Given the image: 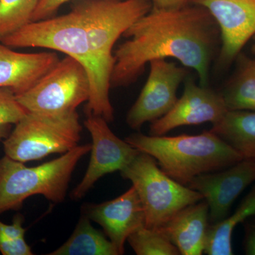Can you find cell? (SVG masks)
Here are the masks:
<instances>
[{
    "mask_svg": "<svg viewBox=\"0 0 255 255\" xmlns=\"http://www.w3.org/2000/svg\"><path fill=\"white\" fill-rule=\"evenodd\" d=\"M128 243L137 255H179V250L161 229L143 226L132 233Z\"/></svg>",
    "mask_w": 255,
    "mask_h": 255,
    "instance_id": "obj_21",
    "label": "cell"
},
{
    "mask_svg": "<svg viewBox=\"0 0 255 255\" xmlns=\"http://www.w3.org/2000/svg\"><path fill=\"white\" fill-rule=\"evenodd\" d=\"M152 6L157 8H177L188 4V0H151Z\"/></svg>",
    "mask_w": 255,
    "mask_h": 255,
    "instance_id": "obj_27",
    "label": "cell"
},
{
    "mask_svg": "<svg viewBox=\"0 0 255 255\" xmlns=\"http://www.w3.org/2000/svg\"><path fill=\"white\" fill-rule=\"evenodd\" d=\"M82 130L78 112L65 116L28 112L3 141L4 154L23 163L65 154L79 145Z\"/></svg>",
    "mask_w": 255,
    "mask_h": 255,
    "instance_id": "obj_6",
    "label": "cell"
},
{
    "mask_svg": "<svg viewBox=\"0 0 255 255\" xmlns=\"http://www.w3.org/2000/svg\"><path fill=\"white\" fill-rule=\"evenodd\" d=\"M125 140L152 156L164 173L184 186L198 176L227 168L243 159L238 151L211 130L176 136L138 132Z\"/></svg>",
    "mask_w": 255,
    "mask_h": 255,
    "instance_id": "obj_3",
    "label": "cell"
},
{
    "mask_svg": "<svg viewBox=\"0 0 255 255\" xmlns=\"http://www.w3.org/2000/svg\"><path fill=\"white\" fill-rule=\"evenodd\" d=\"M255 215V187L243 199L236 211L216 224H210L204 253L209 255H232V236L240 223Z\"/></svg>",
    "mask_w": 255,
    "mask_h": 255,
    "instance_id": "obj_18",
    "label": "cell"
},
{
    "mask_svg": "<svg viewBox=\"0 0 255 255\" xmlns=\"http://www.w3.org/2000/svg\"><path fill=\"white\" fill-rule=\"evenodd\" d=\"M152 7L151 0H85L74 6L86 30L94 72L90 80L87 114L113 122L110 102L113 48L128 28Z\"/></svg>",
    "mask_w": 255,
    "mask_h": 255,
    "instance_id": "obj_2",
    "label": "cell"
},
{
    "mask_svg": "<svg viewBox=\"0 0 255 255\" xmlns=\"http://www.w3.org/2000/svg\"><path fill=\"white\" fill-rule=\"evenodd\" d=\"M23 218L16 215L11 224L0 221V253L3 255H32L31 247L25 241Z\"/></svg>",
    "mask_w": 255,
    "mask_h": 255,
    "instance_id": "obj_23",
    "label": "cell"
},
{
    "mask_svg": "<svg viewBox=\"0 0 255 255\" xmlns=\"http://www.w3.org/2000/svg\"><path fill=\"white\" fill-rule=\"evenodd\" d=\"M28 114L9 88H0V140L10 134V128L16 125Z\"/></svg>",
    "mask_w": 255,
    "mask_h": 255,
    "instance_id": "obj_24",
    "label": "cell"
},
{
    "mask_svg": "<svg viewBox=\"0 0 255 255\" xmlns=\"http://www.w3.org/2000/svg\"><path fill=\"white\" fill-rule=\"evenodd\" d=\"M209 211V206L204 199L178 211L160 228L180 255L204 253L210 225Z\"/></svg>",
    "mask_w": 255,
    "mask_h": 255,
    "instance_id": "obj_16",
    "label": "cell"
},
{
    "mask_svg": "<svg viewBox=\"0 0 255 255\" xmlns=\"http://www.w3.org/2000/svg\"><path fill=\"white\" fill-rule=\"evenodd\" d=\"M255 181V160L243 159L227 168L201 174L187 187L200 193L209 206L210 224L226 219L234 201Z\"/></svg>",
    "mask_w": 255,
    "mask_h": 255,
    "instance_id": "obj_13",
    "label": "cell"
},
{
    "mask_svg": "<svg viewBox=\"0 0 255 255\" xmlns=\"http://www.w3.org/2000/svg\"><path fill=\"white\" fill-rule=\"evenodd\" d=\"M39 0H0V38L32 22Z\"/></svg>",
    "mask_w": 255,
    "mask_h": 255,
    "instance_id": "obj_22",
    "label": "cell"
},
{
    "mask_svg": "<svg viewBox=\"0 0 255 255\" xmlns=\"http://www.w3.org/2000/svg\"><path fill=\"white\" fill-rule=\"evenodd\" d=\"M244 249L246 255H255V219L246 223Z\"/></svg>",
    "mask_w": 255,
    "mask_h": 255,
    "instance_id": "obj_26",
    "label": "cell"
},
{
    "mask_svg": "<svg viewBox=\"0 0 255 255\" xmlns=\"http://www.w3.org/2000/svg\"><path fill=\"white\" fill-rule=\"evenodd\" d=\"M92 139L90 163L81 182L72 192V197H84L100 178L122 171L133 160L140 151L117 137L102 117L89 114L84 122Z\"/></svg>",
    "mask_w": 255,
    "mask_h": 255,
    "instance_id": "obj_10",
    "label": "cell"
},
{
    "mask_svg": "<svg viewBox=\"0 0 255 255\" xmlns=\"http://www.w3.org/2000/svg\"><path fill=\"white\" fill-rule=\"evenodd\" d=\"M210 130L238 151L243 159L255 160V112L228 111Z\"/></svg>",
    "mask_w": 255,
    "mask_h": 255,
    "instance_id": "obj_17",
    "label": "cell"
},
{
    "mask_svg": "<svg viewBox=\"0 0 255 255\" xmlns=\"http://www.w3.org/2000/svg\"><path fill=\"white\" fill-rule=\"evenodd\" d=\"M228 110L221 93L209 86H203L188 75L184 80L183 95L174 107L150 124V135H164L184 126L211 123L222 120Z\"/></svg>",
    "mask_w": 255,
    "mask_h": 255,
    "instance_id": "obj_11",
    "label": "cell"
},
{
    "mask_svg": "<svg viewBox=\"0 0 255 255\" xmlns=\"http://www.w3.org/2000/svg\"><path fill=\"white\" fill-rule=\"evenodd\" d=\"M59 60L55 53H18L0 42V88L27 91Z\"/></svg>",
    "mask_w": 255,
    "mask_h": 255,
    "instance_id": "obj_15",
    "label": "cell"
},
{
    "mask_svg": "<svg viewBox=\"0 0 255 255\" xmlns=\"http://www.w3.org/2000/svg\"><path fill=\"white\" fill-rule=\"evenodd\" d=\"M90 92L86 69L67 55L29 90L16 97L30 113L65 116L77 112L79 106L88 101Z\"/></svg>",
    "mask_w": 255,
    "mask_h": 255,
    "instance_id": "obj_7",
    "label": "cell"
},
{
    "mask_svg": "<svg viewBox=\"0 0 255 255\" xmlns=\"http://www.w3.org/2000/svg\"><path fill=\"white\" fill-rule=\"evenodd\" d=\"M205 8L219 26L220 66L226 67L255 35V0H188Z\"/></svg>",
    "mask_w": 255,
    "mask_h": 255,
    "instance_id": "obj_12",
    "label": "cell"
},
{
    "mask_svg": "<svg viewBox=\"0 0 255 255\" xmlns=\"http://www.w3.org/2000/svg\"><path fill=\"white\" fill-rule=\"evenodd\" d=\"M237 73L221 92L228 111L255 112V60L241 56Z\"/></svg>",
    "mask_w": 255,
    "mask_h": 255,
    "instance_id": "obj_20",
    "label": "cell"
},
{
    "mask_svg": "<svg viewBox=\"0 0 255 255\" xmlns=\"http://www.w3.org/2000/svg\"><path fill=\"white\" fill-rule=\"evenodd\" d=\"M85 215L103 228L119 255L125 253L129 236L145 226V210L133 186L113 200L86 206Z\"/></svg>",
    "mask_w": 255,
    "mask_h": 255,
    "instance_id": "obj_14",
    "label": "cell"
},
{
    "mask_svg": "<svg viewBox=\"0 0 255 255\" xmlns=\"http://www.w3.org/2000/svg\"><path fill=\"white\" fill-rule=\"evenodd\" d=\"M136 189L145 214V227L160 229L178 211L204 200L200 193L176 182L159 167L155 158L140 152L121 171Z\"/></svg>",
    "mask_w": 255,
    "mask_h": 255,
    "instance_id": "obj_5",
    "label": "cell"
},
{
    "mask_svg": "<svg viewBox=\"0 0 255 255\" xmlns=\"http://www.w3.org/2000/svg\"><path fill=\"white\" fill-rule=\"evenodd\" d=\"M10 48H45L65 53L80 62L86 69L89 80L94 72L86 30L74 8L68 14L32 21L0 38Z\"/></svg>",
    "mask_w": 255,
    "mask_h": 255,
    "instance_id": "obj_8",
    "label": "cell"
},
{
    "mask_svg": "<svg viewBox=\"0 0 255 255\" xmlns=\"http://www.w3.org/2000/svg\"><path fill=\"white\" fill-rule=\"evenodd\" d=\"M128 38L114 52L111 86L124 87L135 81L146 64L174 58L194 70L199 84L209 86L210 70L221 44L217 23L197 5L152 9L132 23L123 35Z\"/></svg>",
    "mask_w": 255,
    "mask_h": 255,
    "instance_id": "obj_1",
    "label": "cell"
},
{
    "mask_svg": "<svg viewBox=\"0 0 255 255\" xmlns=\"http://www.w3.org/2000/svg\"><path fill=\"white\" fill-rule=\"evenodd\" d=\"M150 73L136 102L127 117L132 129H140L168 113L177 102L179 85L189 75V70L167 59L150 61Z\"/></svg>",
    "mask_w": 255,
    "mask_h": 255,
    "instance_id": "obj_9",
    "label": "cell"
},
{
    "mask_svg": "<svg viewBox=\"0 0 255 255\" xmlns=\"http://www.w3.org/2000/svg\"><path fill=\"white\" fill-rule=\"evenodd\" d=\"M91 144L78 145L53 160L28 167L4 155L0 159V214L21 209L30 196L63 202L72 175L80 159L91 151Z\"/></svg>",
    "mask_w": 255,
    "mask_h": 255,
    "instance_id": "obj_4",
    "label": "cell"
},
{
    "mask_svg": "<svg viewBox=\"0 0 255 255\" xmlns=\"http://www.w3.org/2000/svg\"><path fill=\"white\" fill-rule=\"evenodd\" d=\"M253 40H254V44H253V51H254V53H255V35L254 36V37H253Z\"/></svg>",
    "mask_w": 255,
    "mask_h": 255,
    "instance_id": "obj_28",
    "label": "cell"
},
{
    "mask_svg": "<svg viewBox=\"0 0 255 255\" xmlns=\"http://www.w3.org/2000/svg\"><path fill=\"white\" fill-rule=\"evenodd\" d=\"M49 255H119L110 240L84 214L70 238Z\"/></svg>",
    "mask_w": 255,
    "mask_h": 255,
    "instance_id": "obj_19",
    "label": "cell"
},
{
    "mask_svg": "<svg viewBox=\"0 0 255 255\" xmlns=\"http://www.w3.org/2000/svg\"><path fill=\"white\" fill-rule=\"evenodd\" d=\"M70 0H39L33 13L32 21H40L50 18L58 9Z\"/></svg>",
    "mask_w": 255,
    "mask_h": 255,
    "instance_id": "obj_25",
    "label": "cell"
}]
</instances>
